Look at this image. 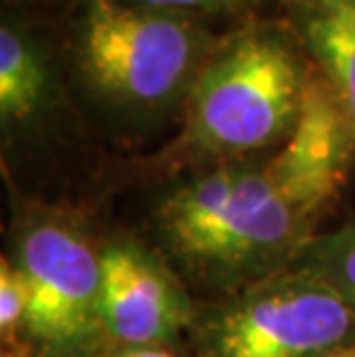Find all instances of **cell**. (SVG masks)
<instances>
[{"label": "cell", "mask_w": 355, "mask_h": 357, "mask_svg": "<svg viewBox=\"0 0 355 357\" xmlns=\"http://www.w3.org/2000/svg\"><path fill=\"white\" fill-rule=\"evenodd\" d=\"M155 217L173 258L208 286L233 293L291 268L314 238L254 164H224L178 185Z\"/></svg>", "instance_id": "6da1fadb"}, {"label": "cell", "mask_w": 355, "mask_h": 357, "mask_svg": "<svg viewBox=\"0 0 355 357\" xmlns=\"http://www.w3.org/2000/svg\"><path fill=\"white\" fill-rule=\"evenodd\" d=\"M309 67L277 30L233 35L210 53L187 95L180 150L194 159H226L286 141Z\"/></svg>", "instance_id": "7a4b0ae2"}, {"label": "cell", "mask_w": 355, "mask_h": 357, "mask_svg": "<svg viewBox=\"0 0 355 357\" xmlns=\"http://www.w3.org/2000/svg\"><path fill=\"white\" fill-rule=\"evenodd\" d=\"M215 47L187 14L120 0H88L74 56L97 97L130 109H160L187 97Z\"/></svg>", "instance_id": "3957f363"}, {"label": "cell", "mask_w": 355, "mask_h": 357, "mask_svg": "<svg viewBox=\"0 0 355 357\" xmlns=\"http://www.w3.org/2000/svg\"><path fill=\"white\" fill-rule=\"evenodd\" d=\"M192 332L199 357H323L355 344V307L293 263L203 311Z\"/></svg>", "instance_id": "277c9868"}, {"label": "cell", "mask_w": 355, "mask_h": 357, "mask_svg": "<svg viewBox=\"0 0 355 357\" xmlns=\"http://www.w3.org/2000/svg\"><path fill=\"white\" fill-rule=\"evenodd\" d=\"M17 265L28 284V344L35 357H104L102 263L81 231L40 219L21 231Z\"/></svg>", "instance_id": "5b68a950"}, {"label": "cell", "mask_w": 355, "mask_h": 357, "mask_svg": "<svg viewBox=\"0 0 355 357\" xmlns=\"http://www.w3.org/2000/svg\"><path fill=\"white\" fill-rule=\"evenodd\" d=\"M355 159V127L316 67H309L298 120L263 169L312 226L344 189Z\"/></svg>", "instance_id": "8992f818"}, {"label": "cell", "mask_w": 355, "mask_h": 357, "mask_svg": "<svg viewBox=\"0 0 355 357\" xmlns=\"http://www.w3.org/2000/svg\"><path fill=\"white\" fill-rule=\"evenodd\" d=\"M102 314L113 348H169L196 311L173 272L127 240L100 247Z\"/></svg>", "instance_id": "52a82bcc"}, {"label": "cell", "mask_w": 355, "mask_h": 357, "mask_svg": "<svg viewBox=\"0 0 355 357\" xmlns=\"http://www.w3.org/2000/svg\"><path fill=\"white\" fill-rule=\"evenodd\" d=\"M302 40L355 127V0L312 7L302 19Z\"/></svg>", "instance_id": "ba28073f"}, {"label": "cell", "mask_w": 355, "mask_h": 357, "mask_svg": "<svg viewBox=\"0 0 355 357\" xmlns=\"http://www.w3.org/2000/svg\"><path fill=\"white\" fill-rule=\"evenodd\" d=\"M51 74L42 49L5 21L0 28V120L7 127L30 123L44 109Z\"/></svg>", "instance_id": "9c48e42d"}, {"label": "cell", "mask_w": 355, "mask_h": 357, "mask_svg": "<svg viewBox=\"0 0 355 357\" xmlns=\"http://www.w3.org/2000/svg\"><path fill=\"white\" fill-rule=\"evenodd\" d=\"M296 263L321 275L355 307V219L335 233L314 235Z\"/></svg>", "instance_id": "30bf717a"}, {"label": "cell", "mask_w": 355, "mask_h": 357, "mask_svg": "<svg viewBox=\"0 0 355 357\" xmlns=\"http://www.w3.org/2000/svg\"><path fill=\"white\" fill-rule=\"evenodd\" d=\"M28 284L14 258L0 261V339L3 351L28 344Z\"/></svg>", "instance_id": "8fae6325"}, {"label": "cell", "mask_w": 355, "mask_h": 357, "mask_svg": "<svg viewBox=\"0 0 355 357\" xmlns=\"http://www.w3.org/2000/svg\"><path fill=\"white\" fill-rule=\"evenodd\" d=\"M127 5L148 7V10H160V12H173V14H190L194 12H222L219 0H120Z\"/></svg>", "instance_id": "7c38bea8"}, {"label": "cell", "mask_w": 355, "mask_h": 357, "mask_svg": "<svg viewBox=\"0 0 355 357\" xmlns=\"http://www.w3.org/2000/svg\"><path fill=\"white\" fill-rule=\"evenodd\" d=\"M104 357H185L171 348H111Z\"/></svg>", "instance_id": "4fadbf2b"}, {"label": "cell", "mask_w": 355, "mask_h": 357, "mask_svg": "<svg viewBox=\"0 0 355 357\" xmlns=\"http://www.w3.org/2000/svg\"><path fill=\"white\" fill-rule=\"evenodd\" d=\"M3 357H35V353H33V348H30V346L7 348V351H3Z\"/></svg>", "instance_id": "5bb4252c"}, {"label": "cell", "mask_w": 355, "mask_h": 357, "mask_svg": "<svg viewBox=\"0 0 355 357\" xmlns=\"http://www.w3.org/2000/svg\"><path fill=\"white\" fill-rule=\"evenodd\" d=\"M323 357H355V344L342 346V348H335V351L326 353Z\"/></svg>", "instance_id": "9a60e30c"}, {"label": "cell", "mask_w": 355, "mask_h": 357, "mask_svg": "<svg viewBox=\"0 0 355 357\" xmlns=\"http://www.w3.org/2000/svg\"><path fill=\"white\" fill-rule=\"evenodd\" d=\"M249 3V0H219V5H222V10H233V7H240Z\"/></svg>", "instance_id": "2e32d148"}, {"label": "cell", "mask_w": 355, "mask_h": 357, "mask_svg": "<svg viewBox=\"0 0 355 357\" xmlns=\"http://www.w3.org/2000/svg\"><path fill=\"white\" fill-rule=\"evenodd\" d=\"M305 3H309V5H314V7H323V5L337 3V0H305Z\"/></svg>", "instance_id": "e0dca14e"}]
</instances>
